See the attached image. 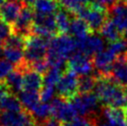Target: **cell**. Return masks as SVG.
I'll use <instances>...</instances> for the list:
<instances>
[{"instance_id":"8d00e7d4","label":"cell","mask_w":127,"mask_h":126,"mask_svg":"<svg viewBox=\"0 0 127 126\" xmlns=\"http://www.w3.org/2000/svg\"><path fill=\"white\" fill-rule=\"evenodd\" d=\"M23 3H25V4H28V5H31L32 6V4L34 3L35 1H37V0H21Z\"/></svg>"},{"instance_id":"4dcf8cb0","label":"cell","mask_w":127,"mask_h":126,"mask_svg":"<svg viewBox=\"0 0 127 126\" xmlns=\"http://www.w3.org/2000/svg\"><path fill=\"white\" fill-rule=\"evenodd\" d=\"M14 67L12 63L7 61V60L0 59V81H4L7 77V75L10 73L12 70H14Z\"/></svg>"},{"instance_id":"ba28073f","label":"cell","mask_w":127,"mask_h":126,"mask_svg":"<svg viewBox=\"0 0 127 126\" xmlns=\"http://www.w3.org/2000/svg\"><path fill=\"white\" fill-rule=\"evenodd\" d=\"M109 14L122 36L127 39V0H116L109 7Z\"/></svg>"},{"instance_id":"7402d4cb","label":"cell","mask_w":127,"mask_h":126,"mask_svg":"<svg viewBox=\"0 0 127 126\" xmlns=\"http://www.w3.org/2000/svg\"><path fill=\"white\" fill-rule=\"evenodd\" d=\"M2 55L10 63L14 64L15 68L20 66L26 61L24 58V52L22 49L10 47V46H3L2 47Z\"/></svg>"},{"instance_id":"44dd1931","label":"cell","mask_w":127,"mask_h":126,"mask_svg":"<svg viewBox=\"0 0 127 126\" xmlns=\"http://www.w3.org/2000/svg\"><path fill=\"white\" fill-rule=\"evenodd\" d=\"M98 33L102 35L109 44L124 38L122 36V33L120 32L119 29L117 28V26L112 21V20H110V18L106 21V23L103 25V27L100 29Z\"/></svg>"},{"instance_id":"4fadbf2b","label":"cell","mask_w":127,"mask_h":126,"mask_svg":"<svg viewBox=\"0 0 127 126\" xmlns=\"http://www.w3.org/2000/svg\"><path fill=\"white\" fill-rule=\"evenodd\" d=\"M111 77L117 84L127 87V51L117 57L113 63Z\"/></svg>"},{"instance_id":"8992f818","label":"cell","mask_w":127,"mask_h":126,"mask_svg":"<svg viewBox=\"0 0 127 126\" xmlns=\"http://www.w3.org/2000/svg\"><path fill=\"white\" fill-rule=\"evenodd\" d=\"M78 75L71 70H66L57 84V93L59 97H61L65 100H71L76 96L78 92Z\"/></svg>"},{"instance_id":"d590c367","label":"cell","mask_w":127,"mask_h":126,"mask_svg":"<svg viewBox=\"0 0 127 126\" xmlns=\"http://www.w3.org/2000/svg\"><path fill=\"white\" fill-rule=\"evenodd\" d=\"M95 1L100 4H102V5H104V6L107 7H109L110 6H112L113 3L115 2V0H95Z\"/></svg>"},{"instance_id":"3957f363","label":"cell","mask_w":127,"mask_h":126,"mask_svg":"<svg viewBox=\"0 0 127 126\" xmlns=\"http://www.w3.org/2000/svg\"><path fill=\"white\" fill-rule=\"evenodd\" d=\"M50 39L30 33L25 37L24 58L31 64L46 58Z\"/></svg>"},{"instance_id":"60d3db41","label":"cell","mask_w":127,"mask_h":126,"mask_svg":"<svg viewBox=\"0 0 127 126\" xmlns=\"http://www.w3.org/2000/svg\"><path fill=\"white\" fill-rule=\"evenodd\" d=\"M8 1H17V0H8Z\"/></svg>"},{"instance_id":"e0dca14e","label":"cell","mask_w":127,"mask_h":126,"mask_svg":"<svg viewBox=\"0 0 127 126\" xmlns=\"http://www.w3.org/2000/svg\"><path fill=\"white\" fill-rule=\"evenodd\" d=\"M104 116L108 123L112 126H127L124 108L107 107L104 109Z\"/></svg>"},{"instance_id":"5bb4252c","label":"cell","mask_w":127,"mask_h":126,"mask_svg":"<svg viewBox=\"0 0 127 126\" xmlns=\"http://www.w3.org/2000/svg\"><path fill=\"white\" fill-rule=\"evenodd\" d=\"M22 90L24 91L38 92L44 86V75L35 70L29 69L23 72Z\"/></svg>"},{"instance_id":"f1b7e54d","label":"cell","mask_w":127,"mask_h":126,"mask_svg":"<svg viewBox=\"0 0 127 126\" xmlns=\"http://www.w3.org/2000/svg\"><path fill=\"white\" fill-rule=\"evenodd\" d=\"M62 126H95V119L93 118H83V117H79V118H74L70 122H66V123H61Z\"/></svg>"},{"instance_id":"9a60e30c","label":"cell","mask_w":127,"mask_h":126,"mask_svg":"<svg viewBox=\"0 0 127 126\" xmlns=\"http://www.w3.org/2000/svg\"><path fill=\"white\" fill-rule=\"evenodd\" d=\"M22 2L16 1H8L0 6V19L8 25H12L15 23L21 12Z\"/></svg>"},{"instance_id":"1f68e13d","label":"cell","mask_w":127,"mask_h":126,"mask_svg":"<svg viewBox=\"0 0 127 126\" xmlns=\"http://www.w3.org/2000/svg\"><path fill=\"white\" fill-rule=\"evenodd\" d=\"M29 65H30V68L32 70H35V71L43 74V75H45L46 73V71L49 70L50 68L46 59L38 60V61H35V62H32L31 64H29Z\"/></svg>"},{"instance_id":"52a82bcc","label":"cell","mask_w":127,"mask_h":126,"mask_svg":"<svg viewBox=\"0 0 127 126\" xmlns=\"http://www.w3.org/2000/svg\"><path fill=\"white\" fill-rule=\"evenodd\" d=\"M33 18H34V10L32 7L31 5L22 2V7L18 19L11 27L12 33H16L24 37L30 34L33 23Z\"/></svg>"},{"instance_id":"d6a6232c","label":"cell","mask_w":127,"mask_h":126,"mask_svg":"<svg viewBox=\"0 0 127 126\" xmlns=\"http://www.w3.org/2000/svg\"><path fill=\"white\" fill-rule=\"evenodd\" d=\"M54 92H55V89L52 86H47V85H44L43 88L40 91V100L44 103L49 101L51 98L53 97Z\"/></svg>"},{"instance_id":"2e32d148","label":"cell","mask_w":127,"mask_h":126,"mask_svg":"<svg viewBox=\"0 0 127 126\" xmlns=\"http://www.w3.org/2000/svg\"><path fill=\"white\" fill-rule=\"evenodd\" d=\"M69 32L72 36H74V38L76 40H82V39L88 37L89 35L94 34L88 23L85 20L75 17V16L71 19Z\"/></svg>"},{"instance_id":"7c38bea8","label":"cell","mask_w":127,"mask_h":126,"mask_svg":"<svg viewBox=\"0 0 127 126\" xmlns=\"http://www.w3.org/2000/svg\"><path fill=\"white\" fill-rule=\"evenodd\" d=\"M76 43L78 51L88 57L95 56L104 49V41L94 34L89 35L88 37L82 40H76Z\"/></svg>"},{"instance_id":"7a4b0ae2","label":"cell","mask_w":127,"mask_h":126,"mask_svg":"<svg viewBox=\"0 0 127 126\" xmlns=\"http://www.w3.org/2000/svg\"><path fill=\"white\" fill-rule=\"evenodd\" d=\"M74 16L85 20L94 33L99 32L100 29L109 19V7L96 1H93L80 8Z\"/></svg>"},{"instance_id":"30bf717a","label":"cell","mask_w":127,"mask_h":126,"mask_svg":"<svg viewBox=\"0 0 127 126\" xmlns=\"http://www.w3.org/2000/svg\"><path fill=\"white\" fill-rule=\"evenodd\" d=\"M94 68L93 60L82 52L77 51L67 61L66 70H71L77 75L85 76L92 72Z\"/></svg>"},{"instance_id":"74e56055","label":"cell","mask_w":127,"mask_h":126,"mask_svg":"<svg viewBox=\"0 0 127 126\" xmlns=\"http://www.w3.org/2000/svg\"><path fill=\"white\" fill-rule=\"evenodd\" d=\"M124 113H125V119H126V122H127V107L124 108Z\"/></svg>"},{"instance_id":"9c48e42d","label":"cell","mask_w":127,"mask_h":126,"mask_svg":"<svg viewBox=\"0 0 127 126\" xmlns=\"http://www.w3.org/2000/svg\"><path fill=\"white\" fill-rule=\"evenodd\" d=\"M70 102L74 107L77 114L85 116L95 113L97 109L98 102L100 101L95 94L88 93L83 94L81 95H76L71 100H70Z\"/></svg>"},{"instance_id":"ab89813d","label":"cell","mask_w":127,"mask_h":126,"mask_svg":"<svg viewBox=\"0 0 127 126\" xmlns=\"http://www.w3.org/2000/svg\"><path fill=\"white\" fill-rule=\"evenodd\" d=\"M4 1H5V0H0V6H1V5H3V4L5 3Z\"/></svg>"},{"instance_id":"ac0fdd59","label":"cell","mask_w":127,"mask_h":126,"mask_svg":"<svg viewBox=\"0 0 127 126\" xmlns=\"http://www.w3.org/2000/svg\"><path fill=\"white\" fill-rule=\"evenodd\" d=\"M35 13L50 15L56 13L61 7L59 0H37L32 5Z\"/></svg>"},{"instance_id":"83f0119b","label":"cell","mask_w":127,"mask_h":126,"mask_svg":"<svg viewBox=\"0 0 127 126\" xmlns=\"http://www.w3.org/2000/svg\"><path fill=\"white\" fill-rule=\"evenodd\" d=\"M61 72H62V70L50 67L49 70L44 75V85L55 87V85H57V84L59 83V81L62 76Z\"/></svg>"},{"instance_id":"484cf974","label":"cell","mask_w":127,"mask_h":126,"mask_svg":"<svg viewBox=\"0 0 127 126\" xmlns=\"http://www.w3.org/2000/svg\"><path fill=\"white\" fill-rule=\"evenodd\" d=\"M95 83L96 79L95 76H89V75L81 76L78 79V92L81 94L91 93L92 90L95 89Z\"/></svg>"},{"instance_id":"d6986e66","label":"cell","mask_w":127,"mask_h":126,"mask_svg":"<svg viewBox=\"0 0 127 126\" xmlns=\"http://www.w3.org/2000/svg\"><path fill=\"white\" fill-rule=\"evenodd\" d=\"M71 15L72 14L66 10L65 8H61V7L55 13V20H56L59 34H67V32L70 30V25L71 21Z\"/></svg>"},{"instance_id":"8fae6325","label":"cell","mask_w":127,"mask_h":126,"mask_svg":"<svg viewBox=\"0 0 127 126\" xmlns=\"http://www.w3.org/2000/svg\"><path fill=\"white\" fill-rule=\"evenodd\" d=\"M52 116L61 123L70 122L76 118L77 112L71 105V102H67L61 97H57L51 102Z\"/></svg>"},{"instance_id":"5b68a950","label":"cell","mask_w":127,"mask_h":126,"mask_svg":"<svg viewBox=\"0 0 127 126\" xmlns=\"http://www.w3.org/2000/svg\"><path fill=\"white\" fill-rule=\"evenodd\" d=\"M31 33L48 39H51L52 37L59 34L55 15H44L34 12Z\"/></svg>"},{"instance_id":"277c9868","label":"cell","mask_w":127,"mask_h":126,"mask_svg":"<svg viewBox=\"0 0 127 126\" xmlns=\"http://www.w3.org/2000/svg\"><path fill=\"white\" fill-rule=\"evenodd\" d=\"M77 50L76 39L68 34H58L50 39L46 56L70 59Z\"/></svg>"},{"instance_id":"ffe728a7","label":"cell","mask_w":127,"mask_h":126,"mask_svg":"<svg viewBox=\"0 0 127 126\" xmlns=\"http://www.w3.org/2000/svg\"><path fill=\"white\" fill-rule=\"evenodd\" d=\"M24 109L19 97L9 94L0 99V112H20Z\"/></svg>"},{"instance_id":"d4e9b609","label":"cell","mask_w":127,"mask_h":126,"mask_svg":"<svg viewBox=\"0 0 127 126\" xmlns=\"http://www.w3.org/2000/svg\"><path fill=\"white\" fill-rule=\"evenodd\" d=\"M31 113L35 118V120H40L41 122H45L46 120L50 119L52 116V109L51 106L46 103H38L37 105L31 110Z\"/></svg>"},{"instance_id":"f546056e","label":"cell","mask_w":127,"mask_h":126,"mask_svg":"<svg viewBox=\"0 0 127 126\" xmlns=\"http://www.w3.org/2000/svg\"><path fill=\"white\" fill-rule=\"evenodd\" d=\"M109 47L116 54L117 56H120L121 54L127 51V39L122 38L116 42L110 43Z\"/></svg>"},{"instance_id":"cb8c5ba5","label":"cell","mask_w":127,"mask_h":126,"mask_svg":"<svg viewBox=\"0 0 127 126\" xmlns=\"http://www.w3.org/2000/svg\"><path fill=\"white\" fill-rule=\"evenodd\" d=\"M19 99L21 102L23 108L28 109L29 111H31L39 103L40 95L37 94V92L22 90L21 92L19 93Z\"/></svg>"},{"instance_id":"b9f144b4","label":"cell","mask_w":127,"mask_h":126,"mask_svg":"<svg viewBox=\"0 0 127 126\" xmlns=\"http://www.w3.org/2000/svg\"><path fill=\"white\" fill-rule=\"evenodd\" d=\"M126 95H127V89H126Z\"/></svg>"},{"instance_id":"4316f807","label":"cell","mask_w":127,"mask_h":126,"mask_svg":"<svg viewBox=\"0 0 127 126\" xmlns=\"http://www.w3.org/2000/svg\"><path fill=\"white\" fill-rule=\"evenodd\" d=\"M61 7L72 15H75L82 7L93 2V0H59Z\"/></svg>"},{"instance_id":"836d02e7","label":"cell","mask_w":127,"mask_h":126,"mask_svg":"<svg viewBox=\"0 0 127 126\" xmlns=\"http://www.w3.org/2000/svg\"><path fill=\"white\" fill-rule=\"evenodd\" d=\"M9 94H11V92L8 86L7 85V84L5 83V81H1L0 82V99H2L3 97H5L6 95Z\"/></svg>"},{"instance_id":"f35d334b","label":"cell","mask_w":127,"mask_h":126,"mask_svg":"<svg viewBox=\"0 0 127 126\" xmlns=\"http://www.w3.org/2000/svg\"><path fill=\"white\" fill-rule=\"evenodd\" d=\"M99 126H112V125H110L109 123H108V124H100Z\"/></svg>"},{"instance_id":"e575fe53","label":"cell","mask_w":127,"mask_h":126,"mask_svg":"<svg viewBox=\"0 0 127 126\" xmlns=\"http://www.w3.org/2000/svg\"><path fill=\"white\" fill-rule=\"evenodd\" d=\"M43 126H62L57 119H48L43 123Z\"/></svg>"},{"instance_id":"6da1fadb","label":"cell","mask_w":127,"mask_h":126,"mask_svg":"<svg viewBox=\"0 0 127 126\" xmlns=\"http://www.w3.org/2000/svg\"><path fill=\"white\" fill-rule=\"evenodd\" d=\"M96 79L95 91L99 101L107 107L125 108L127 95L125 87L117 84L111 76H95Z\"/></svg>"},{"instance_id":"603a6c76","label":"cell","mask_w":127,"mask_h":126,"mask_svg":"<svg viewBox=\"0 0 127 126\" xmlns=\"http://www.w3.org/2000/svg\"><path fill=\"white\" fill-rule=\"evenodd\" d=\"M22 78L23 74L17 69H14L10 73L7 75V77L5 79V83L8 86L11 94L14 93H20L22 89Z\"/></svg>"}]
</instances>
